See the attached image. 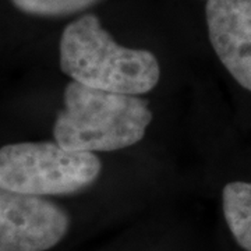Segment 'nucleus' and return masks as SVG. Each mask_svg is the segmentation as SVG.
Listing matches in <instances>:
<instances>
[{
  "label": "nucleus",
  "instance_id": "nucleus-3",
  "mask_svg": "<svg viewBox=\"0 0 251 251\" xmlns=\"http://www.w3.org/2000/svg\"><path fill=\"white\" fill-rule=\"evenodd\" d=\"M102 163L94 152L60 144L17 143L0 148V187L29 196H66L91 186Z\"/></svg>",
  "mask_w": 251,
  "mask_h": 251
},
{
  "label": "nucleus",
  "instance_id": "nucleus-5",
  "mask_svg": "<svg viewBox=\"0 0 251 251\" xmlns=\"http://www.w3.org/2000/svg\"><path fill=\"white\" fill-rule=\"evenodd\" d=\"M209 41L225 69L251 91V0H206Z\"/></svg>",
  "mask_w": 251,
  "mask_h": 251
},
{
  "label": "nucleus",
  "instance_id": "nucleus-2",
  "mask_svg": "<svg viewBox=\"0 0 251 251\" xmlns=\"http://www.w3.org/2000/svg\"><path fill=\"white\" fill-rule=\"evenodd\" d=\"M151 122L148 102L137 95L72 81L64 90V109L54 122V141L72 151H117L141 141Z\"/></svg>",
  "mask_w": 251,
  "mask_h": 251
},
{
  "label": "nucleus",
  "instance_id": "nucleus-6",
  "mask_svg": "<svg viewBox=\"0 0 251 251\" xmlns=\"http://www.w3.org/2000/svg\"><path fill=\"white\" fill-rule=\"evenodd\" d=\"M224 214L234 240L251 251V183L232 181L224 188Z\"/></svg>",
  "mask_w": 251,
  "mask_h": 251
},
{
  "label": "nucleus",
  "instance_id": "nucleus-7",
  "mask_svg": "<svg viewBox=\"0 0 251 251\" xmlns=\"http://www.w3.org/2000/svg\"><path fill=\"white\" fill-rule=\"evenodd\" d=\"M20 11L36 17H66L81 13L102 0H10Z\"/></svg>",
  "mask_w": 251,
  "mask_h": 251
},
{
  "label": "nucleus",
  "instance_id": "nucleus-4",
  "mask_svg": "<svg viewBox=\"0 0 251 251\" xmlns=\"http://www.w3.org/2000/svg\"><path fill=\"white\" fill-rule=\"evenodd\" d=\"M67 212L38 196L0 187V251H46L66 236Z\"/></svg>",
  "mask_w": 251,
  "mask_h": 251
},
{
  "label": "nucleus",
  "instance_id": "nucleus-1",
  "mask_svg": "<svg viewBox=\"0 0 251 251\" xmlns=\"http://www.w3.org/2000/svg\"><path fill=\"white\" fill-rule=\"evenodd\" d=\"M59 50L62 72L91 88L141 95L159 81L155 54L117 45L94 14H85L64 28Z\"/></svg>",
  "mask_w": 251,
  "mask_h": 251
}]
</instances>
